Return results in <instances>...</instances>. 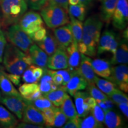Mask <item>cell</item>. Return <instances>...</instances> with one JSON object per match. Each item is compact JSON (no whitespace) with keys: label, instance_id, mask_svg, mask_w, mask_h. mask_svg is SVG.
<instances>
[{"label":"cell","instance_id":"obj_24","mask_svg":"<svg viewBox=\"0 0 128 128\" xmlns=\"http://www.w3.org/2000/svg\"><path fill=\"white\" fill-rule=\"evenodd\" d=\"M39 89L42 95L46 94L48 92L55 90L59 86H56L53 82L52 76L49 72L48 69H44V74L39 80Z\"/></svg>","mask_w":128,"mask_h":128},{"label":"cell","instance_id":"obj_39","mask_svg":"<svg viewBox=\"0 0 128 128\" xmlns=\"http://www.w3.org/2000/svg\"><path fill=\"white\" fill-rule=\"evenodd\" d=\"M33 67L34 65H30L23 72V80L26 83H38L39 80L35 77L33 73Z\"/></svg>","mask_w":128,"mask_h":128},{"label":"cell","instance_id":"obj_22","mask_svg":"<svg viewBox=\"0 0 128 128\" xmlns=\"http://www.w3.org/2000/svg\"><path fill=\"white\" fill-rule=\"evenodd\" d=\"M92 65L94 72L101 77L108 78L111 74V64L103 59L92 60Z\"/></svg>","mask_w":128,"mask_h":128},{"label":"cell","instance_id":"obj_27","mask_svg":"<svg viewBox=\"0 0 128 128\" xmlns=\"http://www.w3.org/2000/svg\"><path fill=\"white\" fill-rule=\"evenodd\" d=\"M104 123L108 128H122L124 124V122L120 115L112 109L105 112Z\"/></svg>","mask_w":128,"mask_h":128},{"label":"cell","instance_id":"obj_15","mask_svg":"<svg viewBox=\"0 0 128 128\" xmlns=\"http://www.w3.org/2000/svg\"><path fill=\"white\" fill-rule=\"evenodd\" d=\"M90 96L87 92H76L74 95L77 114L80 118H85L89 114L91 108L88 103V98Z\"/></svg>","mask_w":128,"mask_h":128},{"label":"cell","instance_id":"obj_19","mask_svg":"<svg viewBox=\"0 0 128 128\" xmlns=\"http://www.w3.org/2000/svg\"><path fill=\"white\" fill-rule=\"evenodd\" d=\"M28 54L32 60V63L43 69L47 67L48 55L37 44H33L30 48Z\"/></svg>","mask_w":128,"mask_h":128},{"label":"cell","instance_id":"obj_50","mask_svg":"<svg viewBox=\"0 0 128 128\" xmlns=\"http://www.w3.org/2000/svg\"><path fill=\"white\" fill-rule=\"evenodd\" d=\"M119 108L122 112L126 118H128V103H122L117 104Z\"/></svg>","mask_w":128,"mask_h":128},{"label":"cell","instance_id":"obj_3","mask_svg":"<svg viewBox=\"0 0 128 128\" xmlns=\"http://www.w3.org/2000/svg\"><path fill=\"white\" fill-rule=\"evenodd\" d=\"M28 4L25 0H1L0 8L2 17V28L18 22L26 12Z\"/></svg>","mask_w":128,"mask_h":128},{"label":"cell","instance_id":"obj_26","mask_svg":"<svg viewBox=\"0 0 128 128\" xmlns=\"http://www.w3.org/2000/svg\"><path fill=\"white\" fill-rule=\"evenodd\" d=\"M118 0H104L101 9V19L108 24L111 22Z\"/></svg>","mask_w":128,"mask_h":128},{"label":"cell","instance_id":"obj_53","mask_svg":"<svg viewBox=\"0 0 128 128\" xmlns=\"http://www.w3.org/2000/svg\"><path fill=\"white\" fill-rule=\"evenodd\" d=\"M124 39L128 40V28H126V30L124 32Z\"/></svg>","mask_w":128,"mask_h":128},{"label":"cell","instance_id":"obj_28","mask_svg":"<svg viewBox=\"0 0 128 128\" xmlns=\"http://www.w3.org/2000/svg\"><path fill=\"white\" fill-rule=\"evenodd\" d=\"M18 121L11 112L0 105V124L4 128H12L16 127Z\"/></svg>","mask_w":128,"mask_h":128},{"label":"cell","instance_id":"obj_31","mask_svg":"<svg viewBox=\"0 0 128 128\" xmlns=\"http://www.w3.org/2000/svg\"><path fill=\"white\" fill-rule=\"evenodd\" d=\"M86 8L87 7L81 3L76 5H70L68 7V12H69L70 16L82 22L86 18L87 12Z\"/></svg>","mask_w":128,"mask_h":128},{"label":"cell","instance_id":"obj_41","mask_svg":"<svg viewBox=\"0 0 128 128\" xmlns=\"http://www.w3.org/2000/svg\"><path fill=\"white\" fill-rule=\"evenodd\" d=\"M90 113L93 115L94 118L98 122L101 123V124L104 123L105 112H104V110L98 104H96L95 106L93 108H92V109L90 111Z\"/></svg>","mask_w":128,"mask_h":128},{"label":"cell","instance_id":"obj_52","mask_svg":"<svg viewBox=\"0 0 128 128\" xmlns=\"http://www.w3.org/2000/svg\"><path fill=\"white\" fill-rule=\"evenodd\" d=\"M68 3L70 5H76L80 2V0H68Z\"/></svg>","mask_w":128,"mask_h":128},{"label":"cell","instance_id":"obj_25","mask_svg":"<svg viewBox=\"0 0 128 128\" xmlns=\"http://www.w3.org/2000/svg\"><path fill=\"white\" fill-rule=\"evenodd\" d=\"M0 88L2 93L6 96L22 97L20 92L16 89L4 71H0Z\"/></svg>","mask_w":128,"mask_h":128},{"label":"cell","instance_id":"obj_49","mask_svg":"<svg viewBox=\"0 0 128 128\" xmlns=\"http://www.w3.org/2000/svg\"><path fill=\"white\" fill-rule=\"evenodd\" d=\"M17 127L20 128H44V126L24 122V123H21V124H18Z\"/></svg>","mask_w":128,"mask_h":128},{"label":"cell","instance_id":"obj_44","mask_svg":"<svg viewBox=\"0 0 128 128\" xmlns=\"http://www.w3.org/2000/svg\"><path fill=\"white\" fill-rule=\"evenodd\" d=\"M81 119L80 117L76 116L73 119H70L68 122L65 123L63 126L64 128H80V124H81Z\"/></svg>","mask_w":128,"mask_h":128},{"label":"cell","instance_id":"obj_4","mask_svg":"<svg viewBox=\"0 0 128 128\" xmlns=\"http://www.w3.org/2000/svg\"><path fill=\"white\" fill-rule=\"evenodd\" d=\"M40 14L48 28L53 29L70 23L68 12L58 6L47 5L41 10Z\"/></svg>","mask_w":128,"mask_h":128},{"label":"cell","instance_id":"obj_47","mask_svg":"<svg viewBox=\"0 0 128 128\" xmlns=\"http://www.w3.org/2000/svg\"><path fill=\"white\" fill-rule=\"evenodd\" d=\"M48 71L52 76L53 82H54V84L58 86H62V82H63V78H62L61 75L56 72L55 71H52V70H48Z\"/></svg>","mask_w":128,"mask_h":128},{"label":"cell","instance_id":"obj_14","mask_svg":"<svg viewBox=\"0 0 128 128\" xmlns=\"http://www.w3.org/2000/svg\"><path fill=\"white\" fill-rule=\"evenodd\" d=\"M28 102V104L25 107L23 113V121L37 125L44 126V121L42 112L38 110L33 105Z\"/></svg>","mask_w":128,"mask_h":128},{"label":"cell","instance_id":"obj_33","mask_svg":"<svg viewBox=\"0 0 128 128\" xmlns=\"http://www.w3.org/2000/svg\"><path fill=\"white\" fill-rule=\"evenodd\" d=\"M80 128H103V124L98 122L93 116L92 113H90L84 118V119H81Z\"/></svg>","mask_w":128,"mask_h":128},{"label":"cell","instance_id":"obj_57","mask_svg":"<svg viewBox=\"0 0 128 128\" xmlns=\"http://www.w3.org/2000/svg\"><path fill=\"white\" fill-rule=\"evenodd\" d=\"M1 0H0V2H1Z\"/></svg>","mask_w":128,"mask_h":128},{"label":"cell","instance_id":"obj_2","mask_svg":"<svg viewBox=\"0 0 128 128\" xmlns=\"http://www.w3.org/2000/svg\"><path fill=\"white\" fill-rule=\"evenodd\" d=\"M102 28L103 22L97 15L89 17L84 22L82 42L87 47V55L94 56L97 54Z\"/></svg>","mask_w":128,"mask_h":128},{"label":"cell","instance_id":"obj_42","mask_svg":"<svg viewBox=\"0 0 128 128\" xmlns=\"http://www.w3.org/2000/svg\"><path fill=\"white\" fill-rule=\"evenodd\" d=\"M46 33H47V30L44 26L34 32L33 34L30 35V37L33 40L35 41L36 42H39L44 39V37L46 36Z\"/></svg>","mask_w":128,"mask_h":128},{"label":"cell","instance_id":"obj_13","mask_svg":"<svg viewBox=\"0 0 128 128\" xmlns=\"http://www.w3.org/2000/svg\"><path fill=\"white\" fill-rule=\"evenodd\" d=\"M53 32L56 40L57 41L60 47L64 49H66V48L74 40L71 25L70 23L54 28Z\"/></svg>","mask_w":128,"mask_h":128},{"label":"cell","instance_id":"obj_18","mask_svg":"<svg viewBox=\"0 0 128 128\" xmlns=\"http://www.w3.org/2000/svg\"><path fill=\"white\" fill-rule=\"evenodd\" d=\"M66 52L68 55V68L72 72L76 71L80 65L81 53L78 49V43L74 39L66 48Z\"/></svg>","mask_w":128,"mask_h":128},{"label":"cell","instance_id":"obj_20","mask_svg":"<svg viewBox=\"0 0 128 128\" xmlns=\"http://www.w3.org/2000/svg\"><path fill=\"white\" fill-rule=\"evenodd\" d=\"M37 45L42 49L49 56L53 55L58 48L60 47L55 36L50 32H48L44 39L39 42H37Z\"/></svg>","mask_w":128,"mask_h":128},{"label":"cell","instance_id":"obj_12","mask_svg":"<svg viewBox=\"0 0 128 128\" xmlns=\"http://www.w3.org/2000/svg\"><path fill=\"white\" fill-rule=\"evenodd\" d=\"M47 67L52 70L68 68V55L66 49L60 47L58 48L56 52L48 58Z\"/></svg>","mask_w":128,"mask_h":128},{"label":"cell","instance_id":"obj_43","mask_svg":"<svg viewBox=\"0 0 128 128\" xmlns=\"http://www.w3.org/2000/svg\"><path fill=\"white\" fill-rule=\"evenodd\" d=\"M55 71L56 72H57L58 74H60L62 76V78H63V82H62V86H66L67 83L68 82V81H70V78H71L72 71H70V70L68 68L64 69L63 70H58V71Z\"/></svg>","mask_w":128,"mask_h":128},{"label":"cell","instance_id":"obj_32","mask_svg":"<svg viewBox=\"0 0 128 128\" xmlns=\"http://www.w3.org/2000/svg\"><path fill=\"white\" fill-rule=\"evenodd\" d=\"M95 84L103 93L109 96L116 89V86L110 81L101 79L98 77L96 80Z\"/></svg>","mask_w":128,"mask_h":128},{"label":"cell","instance_id":"obj_23","mask_svg":"<svg viewBox=\"0 0 128 128\" xmlns=\"http://www.w3.org/2000/svg\"><path fill=\"white\" fill-rule=\"evenodd\" d=\"M43 96L47 98L55 106L60 107L68 97V94L67 93L66 87L60 86L55 90L52 91Z\"/></svg>","mask_w":128,"mask_h":128},{"label":"cell","instance_id":"obj_55","mask_svg":"<svg viewBox=\"0 0 128 128\" xmlns=\"http://www.w3.org/2000/svg\"><path fill=\"white\" fill-rule=\"evenodd\" d=\"M1 92H0V101H1Z\"/></svg>","mask_w":128,"mask_h":128},{"label":"cell","instance_id":"obj_21","mask_svg":"<svg viewBox=\"0 0 128 128\" xmlns=\"http://www.w3.org/2000/svg\"><path fill=\"white\" fill-rule=\"evenodd\" d=\"M128 40L124 39L119 44L116 53L110 60L112 65L116 64H127L128 62Z\"/></svg>","mask_w":128,"mask_h":128},{"label":"cell","instance_id":"obj_56","mask_svg":"<svg viewBox=\"0 0 128 128\" xmlns=\"http://www.w3.org/2000/svg\"><path fill=\"white\" fill-rule=\"evenodd\" d=\"M98 1H102V0H98Z\"/></svg>","mask_w":128,"mask_h":128},{"label":"cell","instance_id":"obj_6","mask_svg":"<svg viewBox=\"0 0 128 128\" xmlns=\"http://www.w3.org/2000/svg\"><path fill=\"white\" fill-rule=\"evenodd\" d=\"M18 25L28 36L44 26L41 16L38 12L30 11L25 12L18 21Z\"/></svg>","mask_w":128,"mask_h":128},{"label":"cell","instance_id":"obj_40","mask_svg":"<svg viewBox=\"0 0 128 128\" xmlns=\"http://www.w3.org/2000/svg\"><path fill=\"white\" fill-rule=\"evenodd\" d=\"M28 6L33 10H41L48 5V0H25Z\"/></svg>","mask_w":128,"mask_h":128},{"label":"cell","instance_id":"obj_45","mask_svg":"<svg viewBox=\"0 0 128 128\" xmlns=\"http://www.w3.org/2000/svg\"><path fill=\"white\" fill-rule=\"evenodd\" d=\"M68 0H48V5L56 6L63 8L68 12Z\"/></svg>","mask_w":128,"mask_h":128},{"label":"cell","instance_id":"obj_16","mask_svg":"<svg viewBox=\"0 0 128 128\" xmlns=\"http://www.w3.org/2000/svg\"><path fill=\"white\" fill-rule=\"evenodd\" d=\"M87 85L86 80L80 76L76 70L72 72L71 78L65 87L67 92H68L71 96H74L76 92L86 89Z\"/></svg>","mask_w":128,"mask_h":128},{"label":"cell","instance_id":"obj_36","mask_svg":"<svg viewBox=\"0 0 128 128\" xmlns=\"http://www.w3.org/2000/svg\"><path fill=\"white\" fill-rule=\"evenodd\" d=\"M55 107L54 106V108H46L42 111L44 115V124L48 128L54 127Z\"/></svg>","mask_w":128,"mask_h":128},{"label":"cell","instance_id":"obj_11","mask_svg":"<svg viewBox=\"0 0 128 128\" xmlns=\"http://www.w3.org/2000/svg\"><path fill=\"white\" fill-rule=\"evenodd\" d=\"M76 71L84 78L88 84H95L97 76H96L92 65V59L90 58L84 54H81V60L80 65Z\"/></svg>","mask_w":128,"mask_h":128},{"label":"cell","instance_id":"obj_38","mask_svg":"<svg viewBox=\"0 0 128 128\" xmlns=\"http://www.w3.org/2000/svg\"><path fill=\"white\" fill-rule=\"evenodd\" d=\"M108 97L114 102L115 103H128V96L125 94L120 91L119 89L116 88L108 96Z\"/></svg>","mask_w":128,"mask_h":128},{"label":"cell","instance_id":"obj_9","mask_svg":"<svg viewBox=\"0 0 128 128\" xmlns=\"http://www.w3.org/2000/svg\"><path fill=\"white\" fill-rule=\"evenodd\" d=\"M109 81L118 86L121 90L128 92V68L126 65H120L112 68Z\"/></svg>","mask_w":128,"mask_h":128},{"label":"cell","instance_id":"obj_8","mask_svg":"<svg viewBox=\"0 0 128 128\" xmlns=\"http://www.w3.org/2000/svg\"><path fill=\"white\" fill-rule=\"evenodd\" d=\"M112 20L113 26L117 29L126 28L128 21V0H118Z\"/></svg>","mask_w":128,"mask_h":128},{"label":"cell","instance_id":"obj_10","mask_svg":"<svg viewBox=\"0 0 128 128\" xmlns=\"http://www.w3.org/2000/svg\"><path fill=\"white\" fill-rule=\"evenodd\" d=\"M0 102L14 113L19 119H22L24 109L28 103V100L22 97L6 95L1 97Z\"/></svg>","mask_w":128,"mask_h":128},{"label":"cell","instance_id":"obj_54","mask_svg":"<svg viewBox=\"0 0 128 128\" xmlns=\"http://www.w3.org/2000/svg\"><path fill=\"white\" fill-rule=\"evenodd\" d=\"M2 67H1V66H0V71H1V70H2Z\"/></svg>","mask_w":128,"mask_h":128},{"label":"cell","instance_id":"obj_37","mask_svg":"<svg viewBox=\"0 0 128 128\" xmlns=\"http://www.w3.org/2000/svg\"><path fill=\"white\" fill-rule=\"evenodd\" d=\"M68 118L58 107L55 108V119L54 127L62 128L66 122Z\"/></svg>","mask_w":128,"mask_h":128},{"label":"cell","instance_id":"obj_34","mask_svg":"<svg viewBox=\"0 0 128 128\" xmlns=\"http://www.w3.org/2000/svg\"><path fill=\"white\" fill-rule=\"evenodd\" d=\"M30 104L33 105L35 108L38 110L43 111V110L48 108H54L55 106L51 103L47 98H46L44 96H42L39 98H37L33 102H28Z\"/></svg>","mask_w":128,"mask_h":128},{"label":"cell","instance_id":"obj_7","mask_svg":"<svg viewBox=\"0 0 128 128\" xmlns=\"http://www.w3.org/2000/svg\"><path fill=\"white\" fill-rule=\"evenodd\" d=\"M119 44V38L116 33L111 30H106L100 36L97 53L100 55L104 52H110L114 55Z\"/></svg>","mask_w":128,"mask_h":128},{"label":"cell","instance_id":"obj_17","mask_svg":"<svg viewBox=\"0 0 128 128\" xmlns=\"http://www.w3.org/2000/svg\"><path fill=\"white\" fill-rule=\"evenodd\" d=\"M21 96L28 102H33L42 96L38 83H24L19 87Z\"/></svg>","mask_w":128,"mask_h":128},{"label":"cell","instance_id":"obj_48","mask_svg":"<svg viewBox=\"0 0 128 128\" xmlns=\"http://www.w3.org/2000/svg\"><path fill=\"white\" fill-rule=\"evenodd\" d=\"M7 76L10 80L12 83H13L16 86H19L21 82V76L20 75L14 74H7Z\"/></svg>","mask_w":128,"mask_h":128},{"label":"cell","instance_id":"obj_29","mask_svg":"<svg viewBox=\"0 0 128 128\" xmlns=\"http://www.w3.org/2000/svg\"><path fill=\"white\" fill-rule=\"evenodd\" d=\"M70 25L74 39L77 43L82 42L83 23L81 21L70 16Z\"/></svg>","mask_w":128,"mask_h":128},{"label":"cell","instance_id":"obj_35","mask_svg":"<svg viewBox=\"0 0 128 128\" xmlns=\"http://www.w3.org/2000/svg\"><path fill=\"white\" fill-rule=\"evenodd\" d=\"M87 87L90 95L93 97L96 100L104 101L108 98V96L104 94L100 89L97 88L95 84H88Z\"/></svg>","mask_w":128,"mask_h":128},{"label":"cell","instance_id":"obj_46","mask_svg":"<svg viewBox=\"0 0 128 128\" xmlns=\"http://www.w3.org/2000/svg\"><path fill=\"white\" fill-rule=\"evenodd\" d=\"M7 41L3 32L0 29V63L2 62L3 55L6 48Z\"/></svg>","mask_w":128,"mask_h":128},{"label":"cell","instance_id":"obj_51","mask_svg":"<svg viewBox=\"0 0 128 128\" xmlns=\"http://www.w3.org/2000/svg\"><path fill=\"white\" fill-rule=\"evenodd\" d=\"M92 0H80V2L84 4L86 7H89L92 4Z\"/></svg>","mask_w":128,"mask_h":128},{"label":"cell","instance_id":"obj_30","mask_svg":"<svg viewBox=\"0 0 128 128\" xmlns=\"http://www.w3.org/2000/svg\"><path fill=\"white\" fill-rule=\"evenodd\" d=\"M60 110L69 120L78 116L76 106L69 96L60 105Z\"/></svg>","mask_w":128,"mask_h":128},{"label":"cell","instance_id":"obj_5","mask_svg":"<svg viewBox=\"0 0 128 128\" xmlns=\"http://www.w3.org/2000/svg\"><path fill=\"white\" fill-rule=\"evenodd\" d=\"M7 39L13 44L23 52L28 54L30 48L33 44V40L24 30L20 28L18 24L11 25L8 28Z\"/></svg>","mask_w":128,"mask_h":128},{"label":"cell","instance_id":"obj_1","mask_svg":"<svg viewBox=\"0 0 128 128\" xmlns=\"http://www.w3.org/2000/svg\"><path fill=\"white\" fill-rule=\"evenodd\" d=\"M3 55L4 67L10 73L21 76L26 69L33 64L29 54L23 52L12 44L6 46Z\"/></svg>","mask_w":128,"mask_h":128}]
</instances>
